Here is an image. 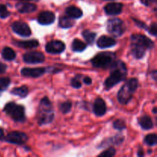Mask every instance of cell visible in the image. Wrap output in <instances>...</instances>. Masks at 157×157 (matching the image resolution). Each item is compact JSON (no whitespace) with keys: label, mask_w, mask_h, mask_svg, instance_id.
<instances>
[{"label":"cell","mask_w":157,"mask_h":157,"mask_svg":"<svg viewBox=\"0 0 157 157\" xmlns=\"http://www.w3.org/2000/svg\"><path fill=\"white\" fill-rule=\"evenodd\" d=\"M131 53L136 59H141L145 55L147 50L152 49L154 47V42L148 37L144 35H131Z\"/></svg>","instance_id":"obj_1"},{"label":"cell","mask_w":157,"mask_h":157,"mask_svg":"<svg viewBox=\"0 0 157 157\" xmlns=\"http://www.w3.org/2000/svg\"><path fill=\"white\" fill-rule=\"evenodd\" d=\"M110 67V76L104 82V86L107 90H110L118 83L124 81L127 76V68L124 61L120 60L115 61Z\"/></svg>","instance_id":"obj_2"},{"label":"cell","mask_w":157,"mask_h":157,"mask_svg":"<svg viewBox=\"0 0 157 157\" xmlns=\"http://www.w3.org/2000/svg\"><path fill=\"white\" fill-rule=\"evenodd\" d=\"M55 117L53 107L50 100L47 97H44L40 101L38 106L37 120L40 126L48 124L52 122Z\"/></svg>","instance_id":"obj_3"},{"label":"cell","mask_w":157,"mask_h":157,"mask_svg":"<svg viewBox=\"0 0 157 157\" xmlns=\"http://www.w3.org/2000/svg\"><path fill=\"white\" fill-rule=\"evenodd\" d=\"M138 87V80L136 78H130L121 87L117 94V99L122 104H127L133 98Z\"/></svg>","instance_id":"obj_4"},{"label":"cell","mask_w":157,"mask_h":157,"mask_svg":"<svg viewBox=\"0 0 157 157\" xmlns=\"http://www.w3.org/2000/svg\"><path fill=\"white\" fill-rule=\"evenodd\" d=\"M116 55L113 52H100L91 59L92 65L98 68H108L115 61Z\"/></svg>","instance_id":"obj_5"},{"label":"cell","mask_w":157,"mask_h":157,"mask_svg":"<svg viewBox=\"0 0 157 157\" xmlns=\"http://www.w3.org/2000/svg\"><path fill=\"white\" fill-rule=\"evenodd\" d=\"M3 111L6 112L15 122H24L25 121V107L14 102H9L6 104Z\"/></svg>","instance_id":"obj_6"},{"label":"cell","mask_w":157,"mask_h":157,"mask_svg":"<svg viewBox=\"0 0 157 157\" xmlns=\"http://www.w3.org/2000/svg\"><path fill=\"white\" fill-rule=\"evenodd\" d=\"M107 30L114 37H120L125 32L126 26L124 21L120 18H110L107 21Z\"/></svg>","instance_id":"obj_7"},{"label":"cell","mask_w":157,"mask_h":157,"mask_svg":"<svg viewBox=\"0 0 157 157\" xmlns=\"http://www.w3.org/2000/svg\"><path fill=\"white\" fill-rule=\"evenodd\" d=\"M28 139H29L28 136L25 133L19 131H13L9 133L4 140L9 144H15V145H22L27 142Z\"/></svg>","instance_id":"obj_8"},{"label":"cell","mask_w":157,"mask_h":157,"mask_svg":"<svg viewBox=\"0 0 157 157\" xmlns=\"http://www.w3.org/2000/svg\"><path fill=\"white\" fill-rule=\"evenodd\" d=\"M12 29L17 35L22 37H29L32 34L29 26L24 21H15L12 24Z\"/></svg>","instance_id":"obj_9"},{"label":"cell","mask_w":157,"mask_h":157,"mask_svg":"<svg viewBox=\"0 0 157 157\" xmlns=\"http://www.w3.org/2000/svg\"><path fill=\"white\" fill-rule=\"evenodd\" d=\"M44 54L39 52H27L23 55V61L27 64H39L44 61Z\"/></svg>","instance_id":"obj_10"},{"label":"cell","mask_w":157,"mask_h":157,"mask_svg":"<svg viewBox=\"0 0 157 157\" xmlns=\"http://www.w3.org/2000/svg\"><path fill=\"white\" fill-rule=\"evenodd\" d=\"M65 50V44L63 41L54 40L48 42L45 45V51L49 54H60Z\"/></svg>","instance_id":"obj_11"},{"label":"cell","mask_w":157,"mask_h":157,"mask_svg":"<svg viewBox=\"0 0 157 157\" xmlns=\"http://www.w3.org/2000/svg\"><path fill=\"white\" fill-rule=\"evenodd\" d=\"M45 72L46 69L44 67H35V68L24 67L21 71V73L23 76L31 77V78H38L42 76Z\"/></svg>","instance_id":"obj_12"},{"label":"cell","mask_w":157,"mask_h":157,"mask_svg":"<svg viewBox=\"0 0 157 157\" xmlns=\"http://www.w3.org/2000/svg\"><path fill=\"white\" fill-rule=\"evenodd\" d=\"M124 140V136L122 134H117L115 135L114 136L112 137L107 138L103 140L102 142L100 144V146L98 148H104L110 145H121Z\"/></svg>","instance_id":"obj_13"},{"label":"cell","mask_w":157,"mask_h":157,"mask_svg":"<svg viewBox=\"0 0 157 157\" xmlns=\"http://www.w3.org/2000/svg\"><path fill=\"white\" fill-rule=\"evenodd\" d=\"M55 15L52 12L49 11H45L42 12L38 15V22L42 25H51L55 21Z\"/></svg>","instance_id":"obj_14"},{"label":"cell","mask_w":157,"mask_h":157,"mask_svg":"<svg viewBox=\"0 0 157 157\" xmlns=\"http://www.w3.org/2000/svg\"><path fill=\"white\" fill-rule=\"evenodd\" d=\"M123 4L118 2L108 3L104 6V12L108 15H117L122 12Z\"/></svg>","instance_id":"obj_15"},{"label":"cell","mask_w":157,"mask_h":157,"mask_svg":"<svg viewBox=\"0 0 157 157\" xmlns=\"http://www.w3.org/2000/svg\"><path fill=\"white\" fill-rule=\"evenodd\" d=\"M93 110L96 116L101 117L105 114L107 112V106L102 98H98L95 100L94 103Z\"/></svg>","instance_id":"obj_16"},{"label":"cell","mask_w":157,"mask_h":157,"mask_svg":"<svg viewBox=\"0 0 157 157\" xmlns=\"http://www.w3.org/2000/svg\"><path fill=\"white\" fill-rule=\"evenodd\" d=\"M117 41L116 40L111 37L106 36V35H103V36L100 37L98 38V41H97V45L100 48H111L113 46L116 45Z\"/></svg>","instance_id":"obj_17"},{"label":"cell","mask_w":157,"mask_h":157,"mask_svg":"<svg viewBox=\"0 0 157 157\" xmlns=\"http://www.w3.org/2000/svg\"><path fill=\"white\" fill-rule=\"evenodd\" d=\"M15 7L20 13L22 14L31 13V12H35L37 9L36 5L29 2H18L17 3Z\"/></svg>","instance_id":"obj_18"},{"label":"cell","mask_w":157,"mask_h":157,"mask_svg":"<svg viewBox=\"0 0 157 157\" xmlns=\"http://www.w3.org/2000/svg\"><path fill=\"white\" fill-rule=\"evenodd\" d=\"M13 44L16 45L17 47L25 49L35 48L39 45V43H38V40L36 39L28 40V41H14Z\"/></svg>","instance_id":"obj_19"},{"label":"cell","mask_w":157,"mask_h":157,"mask_svg":"<svg viewBox=\"0 0 157 157\" xmlns=\"http://www.w3.org/2000/svg\"><path fill=\"white\" fill-rule=\"evenodd\" d=\"M138 123H139L141 128L144 129V130H150L153 127V121H152V118L150 117L147 116V115H144L143 117H141L138 120Z\"/></svg>","instance_id":"obj_20"},{"label":"cell","mask_w":157,"mask_h":157,"mask_svg":"<svg viewBox=\"0 0 157 157\" xmlns=\"http://www.w3.org/2000/svg\"><path fill=\"white\" fill-rule=\"evenodd\" d=\"M66 15L71 18H80L83 15L82 11L81 9L76 6H69L65 9Z\"/></svg>","instance_id":"obj_21"},{"label":"cell","mask_w":157,"mask_h":157,"mask_svg":"<svg viewBox=\"0 0 157 157\" xmlns=\"http://www.w3.org/2000/svg\"><path fill=\"white\" fill-rule=\"evenodd\" d=\"M75 25V21H74L73 18H70L67 15V16H61L59 19V23L58 25L63 29H69V28L72 27Z\"/></svg>","instance_id":"obj_22"},{"label":"cell","mask_w":157,"mask_h":157,"mask_svg":"<svg viewBox=\"0 0 157 157\" xmlns=\"http://www.w3.org/2000/svg\"><path fill=\"white\" fill-rule=\"evenodd\" d=\"M2 56L6 61H13L16 57V54L14 52L13 49L9 47H6L2 49Z\"/></svg>","instance_id":"obj_23"},{"label":"cell","mask_w":157,"mask_h":157,"mask_svg":"<svg viewBox=\"0 0 157 157\" xmlns=\"http://www.w3.org/2000/svg\"><path fill=\"white\" fill-rule=\"evenodd\" d=\"M72 50L74 52H81L83 51H84L87 48V44L84 42H83L82 41H81L80 39H78V38H75L74 39L73 42H72Z\"/></svg>","instance_id":"obj_24"},{"label":"cell","mask_w":157,"mask_h":157,"mask_svg":"<svg viewBox=\"0 0 157 157\" xmlns=\"http://www.w3.org/2000/svg\"><path fill=\"white\" fill-rule=\"evenodd\" d=\"M11 93L12 94L20 97V98H25L29 93V89L26 86H21V87L13 88Z\"/></svg>","instance_id":"obj_25"},{"label":"cell","mask_w":157,"mask_h":157,"mask_svg":"<svg viewBox=\"0 0 157 157\" xmlns=\"http://www.w3.org/2000/svg\"><path fill=\"white\" fill-rule=\"evenodd\" d=\"M82 36L84 37V39L87 41V42L88 44H92L95 41V38H96L97 34L95 32H90L89 30H84L82 32Z\"/></svg>","instance_id":"obj_26"},{"label":"cell","mask_w":157,"mask_h":157,"mask_svg":"<svg viewBox=\"0 0 157 157\" xmlns=\"http://www.w3.org/2000/svg\"><path fill=\"white\" fill-rule=\"evenodd\" d=\"M144 142L148 146H151V147L155 146L157 143V136L155 133L147 135L144 138Z\"/></svg>","instance_id":"obj_27"},{"label":"cell","mask_w":157,"mask_h":157,"mask_svg":"<svg viewBox=\"0 0 157 157\" xmlns=\"http://www.w3.org/2000/svg\"><path fill=\"white\" fill-rule=\"evenodd\" d=\"M72 104L70 101H65V102L61 103L59 104V109L64 114L69 113L71 110Z\"/></svg>","instance_id":"obj_28"},{"label":"cell","mask_w":157,"mask_h":157,"mask_svg":"<svg viewBox=\"0 0 157 157\" xmlns=\"http://www.w3.org/2000/svg\"><path fill=\"white\" fill-rule=\"evenodd\" d=\"M82 77H83L82 75H76V76H75V78H72L71 81V85L74 88H77V89L81 88V85H82L81 79Z\"/></svg>","instance_id":"obj_29"},{"label":"cell","mask_w":157,"mask_h":157,"mask_svg":"<svg viewBox=\"0 0 157 157\" xmlns=\"http://www.w3.org/2000/svg\"><path fill=\"white\" fill-rule=\"evenodd\" d=\"M113 127H114V129H116V130H120V131L124 130V129H126V127H127L125 121L120 119L115 121L114 122H113Z\"/></svg>","instance_id":"obj_30"},{"label":"cell","mask_w":157,"mask_h":157,"mask_svg":"<svg viewBox=\"0 0 157 157\" xmlns=\"http://www.w3.org/2000/svg\"><path fill=\"white\" fill-rule=\"evenodd\" d=\"M10 79L9 78H0V91H3L10 84Z\"/></svg>","instance_id":"obj_31"},{"label":"cell","mask_w":157,"mask_h":157,"mask_svg":"<svg viewBox=\"0 0 157 157\" xmlns=\"http://www.w3.org/2000/svg\"><path fill=\"white\" fill-rule=\"evenodd\" d=\"M116 155V150L113 147H110L107 150H106L105 151H104L103 153H101L99 155V156H104V157H111L114 156Z\"/></svg>","instance_id":"obj_32"},{"label":"cell","mask_w":157,"mask_h":157,"mask_svg":"<svg viewBox=\"0 0 157 157\" xmlns=\"http://www.w3.org/2000/svg\"><path fill=\"white\" fill-rule=\"evenodd\" d=\"M10 15V12L8 11L6 6L2 4H0V18H6Z\"/></svg>","instance_id":"obj_33"},{"label":"cell","mask_w":157,"mask_h":157,"mask_svg":"<svg viewBox=\"0 0 157 157\" xmlns=\"http://www.w3.org/2000/svg\"><path fill=\"white\" fill-rule=\"evenodd\" d=\"M147 29H148L149 33L151 34V35H153V36H156L157 26H156V22H153V24H151V25H150L149 28H147Z\"/></svg>","instance_id":"obj_34"},{"label":"cell","mask_w":157,"mask_h":157,"mask_svg":"<svg viewBox=\"0 0 157 157\" xmlns=\"http://www.w3.org/2000/svg\"><path fill=\"white\" fill-rule=\"evenodd\" d=\"M141 2L144 5H145L146 6H150L152 4L155 3L156 2V0H140Z\"/></svg>","instance_id":"obj_35"},{"label":"cell","mask_w":157,"mask_h":157,"mask_svg":"<svg viewBox=\"0 0 157 157\" xmlns=\"http://www.w3.org/2000/svg\"><path fill=\"white\" fill-rule=\"evenodd\" d=\"M133 21H135V23H136V24L139 27L143 28V29H147V26L146 25V24H144V22H142V21H138V20L135 19V18H133Z\"/></svg>","instance_id":"obj_36"},{"label":"cell","mask_w":157,"mask_h":157,"mask_svg":"<svg viewBox=\"0 0 157 157\" xmlns=\"http://www.w3.org/2000/svg\"><path fill=\"white\" fill-rule=\"evenodd\" d=\"M83 81H84V84H86L87 85H90V84H91L92 83V79L90 78V77H84V78H83Z\"/></svg>","instance_id":"obj_37"},{"label":"cell","mask_w":157,"mask_h":157,"mask_svg":"<svg viewBox=\"0 0 157 157\" xmlns=\"http://www.w3.org/2000/svg\"><path fill=\"white\" fill-rule=\"evenodd\" d=\"M6 69H7V67H6V64L0 62V74L4 73V72L6 71Z\"/></svg>","instance_id":"obj_38"},{"label":"cell","mask_w":157,"mask_h":157,"mask_svg":"<svg viewBox=\"0 0 157 157\" xmlns=\"http://www.w3.org/2000/svg\"><path fill=\"white\" fill-rule=\"evenodd\" d=\"M5 139V135H4V130L0 127V140H2Z\"/></svg>","instance_id":"obj_39"},{"label":"cell","mask_w":157,"mask_h":157,"mask_svg":"<svg viewBox=\"0 0 157 157\" xmlns=\"http://www.w3.org/2000/svg\"><path fill=\"white\" fill-rule=\"evenodd\" d=\"M137 156H144V152H143L142 149H140V150L138 151Z\"/></svg>","instance_id":"obj_40"},{"label":"cell","mask_w":157,"mask_h":157,"mask_svg":"<svg viewBox=\"0 0 157 157\" xmlns=\"http://www.w3.org/2000/svg\"><path fill=\"white\" fill-rule=\"evenodd\" d=\"M153 78L155 81L156 80V71H153Z\"/></svg>","instance_id":"obj_41"},{"label":"cell","mask_w":157,"mask_h":157,"mask_svg":"<svg viewBox=\"0 0 157 157\" xmlns=\"http://www.w3.org/2000/svg\"><path fill=\"white\" fill-rule=\"evenodd\" d=\"M22 1H27V2H38L39 0H22Z\"/></svg>","instance_id":"obj_42"},{"label":"cell","mask_w":157,"mask_h":157,"mask_svg":"<svg viewBox=\"0 0 157 157\" xmlns=\"http://www.w3.org/2000/svg\"><path fill=\"white\" fill-rule=\"evenodd\" d=\"M153 113H155V114H156V107H154V108H153Z\"/></svg>","instance_id":"obj_43"}]
</instances>
